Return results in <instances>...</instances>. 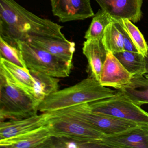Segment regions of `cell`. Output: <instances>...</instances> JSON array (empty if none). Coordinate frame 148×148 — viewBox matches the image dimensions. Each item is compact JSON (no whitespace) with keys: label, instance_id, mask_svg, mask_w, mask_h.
<instances>
[{"label":"cell","instance_id":"cell-11","mask_svg":"<svg viewBox=\"0 0 148 148\" xmlns=\"http://www.w3.org/2000/svg\"><path fill=\"white\" fill-rule=\"evenodd\" d=\"M101 9L116 20L127 19L133 23L142 16L143 0H95Z\"/></svg>","mask_w":148,"mask_h":148},{"label":"cell","instance_id":"cell-24","mask_svg":"<svg viewBox=\"0 0 148 148\" xmlns=\"http://www.w3.org/2000/svg\"><path fill=\"white\" fill-rule=\"evenodd\" d=\"M0 53L1 57L5 59L11 63L23 68H27L19 49L10 45L1 37Z\"/></svg>","mask_w":148,"mask_h":148},{"label":"cell","instance_id":"cell-21","mask_svg":"<svg viewBox=\"0 0 148 148\" xmlns=\"http://www.w3.org/2000/svg\"><path fill=\"white\" fill-rule=\"evenodd\" d=\"M107 13L99 9L92 18L91 23L85 34L86 40H102L106 27L111 22L116 21Z\"/></svg>","mask_w":148,"mask_h":148},{"label":"cell","instance_id":"cell-14","mask_svg":"<svg viewBox=\"0 0 148 148\" xmlns=\"http://www.w3.org/2000/svg\"><path fill=\"white\" fill-rule=\"evenodd\" d=\"M51 135L47 125L15 136L0 140L5 148H45Z\"/></svg>","mask_w":148,"mask_h":148},{"label":"cell","instance_id":"cell-7","mask_svg":"<svg viewBox=\"0 0 148 148\" xmlns=\"http://www.w3.org/2000/svg\"><path fill=\"white\" fill-rule=\"evenodd\" d=\"M46 125L52 137L72 138L94 142L105 148L101 141L106 135L85 122L66 116L50 114Z\"/></svg>","mask_w":148,"mask_h":148},{"label":"cell","instance_id":"cell-17","mask_svg":"<svg viewBox=\"0 0 148 148\" xmlns=\"http://www.w3.org/2000/svg\"><path fill=\"white\" fill-rule=\"evenodd\" d=\"M29 71L35 82L34 97L40 103L49 95L58 90L59 78L37 71Z\"/></svg>","mask_w":148,"mask_h":148},{"label":"cell","instance_id":"cell-3","mask_svg":"<svg viewBox=\"0 0 148 148\" xmlns=\"http://www.w3.org/2000/svg\"><path fill=\"white\" fill-rule=\"evenodd\" d=\"M40 103L33 96L0 78V121L37 115Z\"/></svg>","mask_w":148,"mask_h":148},{"label":"cell","instance_id":"cell-26","mask_svg":"<svg viewBox=\"0 0 148 148\" xmlns=\"http://www.w3.org/2000/svg\"><path fill=\"white\" fill-rule=\"evenodd\" d=\"M145 63H146V72L145 74H148V53L145 57Z\"/></svg>","mask_w":148,"mask_h":148},{"label":"cell","instance_id":"cell-23","mask_svg":"<svg viewBox=\"0 0 148 148\" xmlns=\"http://www.w3.org/2000/svg\"><path fill=\"white\" fill-rule=\"evenodd\" d=\"M103 148L94 142L79 140L69 137H52L46 145L45 148Z\"/></svg>","mask_w":148,"mask_h":148},{"label":"cell","instance_id":"cell-4","mask_svg":"<svg viewBox=\"0 0 148 148\" xmlns=\"http://www.w3.org/2000/svg\"><path fill=\"white\" fill-rule=\"evenodd\" d=\"M50 113L53 116H66L85 122L106 136L117 135L140 125L135 122L96 113L91 110L89 103L82 104Z\"/></svg>","mask_w":148,"mask_h":148},{"label":"cell","instance_id":"cell-12","mask_svg":"<svg viewBox=\"0 0 148 148\" xmlns=\"http://www.w3.org/2000/svg\"><path fill=\"white\" fill-rule=\"evenodd\" d=\"M0 78L8 84L19 88L34 96V79L29 70L23 68L4 58H0Z\"/></svg>","mask_w":148,"mask_h":148},{"label":"cell","instance_id":"cell-10","mask_svg":"<svg viewBox=\"0 0 148 148\" xmlns=\"http://www.w3.org/2000/svg\"><path fill=\"white\" fill-rule=\"evenodd\" d=\"M132 77L114 54L109 52L102 69L100 84L121 90L130 83Z\"/></svg>","mask_w":148,"mask_h":148},{"label":"cell","instance_id":"cell-5","mask_svg":"<svg viewBox=\"0 0 148 148\" xmlns=\"http://www.w3.org/2000/svg\"><path fill=\"white\" fill-rule=\"evenodd\" d=\"M17 46L27 68L29 70L58 78L70 76L72 64L65 62L28 41H18Z\"/></svg>","mask_w":148,"mask_h":148},{"label":"cell","instance_id":"cell-16","mask_svg":"<svg viewBox=\"0 0 148 148\" xmlns=\"http://www.w3.org/2000/svg\"><path fill=\"white\" fill-rule=\"evenodd\" d=\"M28 42L40 47L69 64H72L75 44L67 39L36 37L30 39Z\"/></svg>","mask_w":148,"mask_h":148},{"label":"cell","instance_id":"cell-13","mask_svg":"<svg viewBox=\"0 0 148 148\" xmlns=\"http://www.w3.org/2000/svg\"><path fill=\"white\" fill-rule=\"evenodd\" d=\"M49 113H42L26 118L0 121V140L21 135L46 125Z\"/></svg>","mask_w":148,"mask_h":148},{"label":"cell","instance_id":"cell-8","mask_svg":"<svg viewBox=\"0 0 148 148\" xmlns=\"http://www.w3.org/2000/svg\"><path fill=\"white\" fill-rule=\"evenodd\" d=\"M52 12L60 22L84 20L94 16L90 0H50Z\"/></svg>","mask_w":148,"mask_h":148},{"label":"cell","instance_id":"cell-15","mask_svg":"<svg viewBox=\"0 0 148 148\" xmlns=\"http://www.w3.org/2000/svg\"><path fill=\"white\" fill-rule=\"evenodd\" d=\"M108 52L102 40H86L84 41L83 53L88 61V77L100 82L102 69Z\"/></svg>","mask_w":148,"mask_h":148},{"label":"cell","instance_id":"cell-20","mask_svg":"<svg viewBox=\"0 0 148 148\" xmlns=\"http://www.w3.org/2000/svg\"><path fill=\"white\" fill-rule=\"evenodd\" d=\"M114 54L132 77L145 74V57L141 53L125 51Z\"/></svg>","mask_w":148,"mask_h":148},{"label":"cell","instance_id":"cell-18","mask_svg":"<svg viewBox=\"0 0 148 148\" xmlns=\"http://www.w3.org/2000/svg\"><path fill=\"white\" fill-rule=\"evenodd\" d=\"M121 91L138 106L148 104V79L144 75L132 77L130 83Z\"/></svg>","mask_w":148,"mask_h":148},{"label":"cell","instance_id":"cell-27","mask_svg":"<svg viewBox=\"0 0 148 148\" xmlns=\"http://www.w3.org/2000/svg\"><path fill=\"white\" fill-rule=\"evenodd\" d=\"M145 77V78H146L147 79H148V74H145L144 75Z\"/></svg>","mask_w":148,"mask_h":148},{"label":"cell","instance_id":"cell-25","mask_svg":"<svg viewBox=\"0 0 148 148\" xmlns=\"http://www.w3.org/2000/svg\"><path fill=\"white\" fill-rule=\"evenodd\" d=\"M122 33H123L124 37V51L138 52L134 44H133L130 37L128 36L127 33L124 30L122 26Z\"/></svg>","mask_w":148,"mask_h":148},{"label":"cell","instance_id":"cell-22","mask_svg":"<svg viewBox=\"0 0 148 148\" xmlns=\"http://www.w3.org/2000/svg\"><path fill=\"white\" fill-rule=\"evenodd\" d=\"M119 22L130 38L138 53L145 57L148 53V45L138 27L127 19L119 20Z\"/></svg>","mask_w":148,"mask_h":148},{"label":"cell","instance_id":"cell-1","mask_svg":"<svg viewBox=\"0 0 148 148\" xmlns=\"http://www.w3.org/2000/svg\"><path fill=\"white\" fill-rule=\"evenodd\" d=\"M63 27L29 12L14 0H0V37L18 47V41L36 37L66 39Z\"/></svg>","mask_w":148,"mask_h":148},{"label":"cell","instance_id":"cell-6","mask_svg":"<svg viewBox=\"0 0 148 148\" xmlns=\"http://www.w3.org/2000/svg\"><path fill=\"white\" fill-rule=\"evenodd\" d=\"M92 111L116 118L148 124V112L131 101L121 90L112 97L89 103Z\"/></svg>","mask_w":148,"mask_h":148},{"label":"cell","instance_id":"cell-19","mask_svg":"<svg viewBox=\"0 0 148 148\" xmlns=\"http://www.w3.org/2000/svg\"><path fill=\"white\" fill-rule=\"evenodd\" d=\"M122 29L118 20L111 22L106 27L102 41L108 52L114 54L124 51Z\"/></svg>","mask_w":148,"mask_h":148},{"label":"cell","instance_id":"cell-2","mask_svg":"<svg viewBox=\"0 0 148 148\" xmlns=\"http://www.w3.org/2000/svg\"><path fill=\"white\" fill-rule=\"evenodd\" d=\"M118 90L102 85L88 77L76 84L57 91L46 98L40 104L38 111L50 113L84 103H90L114 96Z\"/></svg>","mask_w":148,"mask_h":148},{"label":"cell","instance_id":"cell-9","mask_svg":"<svg viewBox=\"0 0 148 148\" xmlns=\"http://www.w3.org/2000/svg\"><path fill=\"white\" fill-rule=\"evenodd\" d=\"M105 148H148V124L114 136H106L101 141Z\"/></svg>","mask_w":148,"mask_h":148}]
</instances>
